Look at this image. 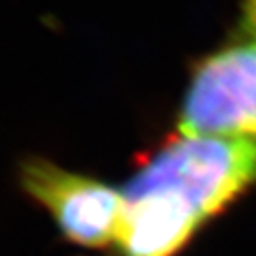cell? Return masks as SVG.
I'll return each mask as SVG.
<instances>
[{
	"label": "cell",
	"mask_w": 256,
	"mask_h": 256,
	"mask_svg": "<svg viewBox=\"0 0 256 256\" xmlns=\"http://www.w3.org/2000/svg\"><path fill=\"white\" fill-rule=\"evenodd\" d=\"M252 185L254 142L180 136L121 187L124 208L116 256H178Z\"/></svg>",
	"instance_id": "6da1fadb"
},
{
	"label": "cell",
	"mask_w": 256,
	"mask_h": 256,
	"mask_svg": "<svg viewBox=\"0 0 256 256\" xmlns=\"http://www.w3.org/2000/svg\"><path fill=\"white\" fill-rule=\"evenodd\" d=\"M178 132L256 144V0L240 2L228 38L194 64Z\"/></svg>",
	"instance_id": "7a4b0ae2"
},
{
	"label": "cell",
	"mask_w": 256,
	"mask_h": 256,
	"mask_svg": "<svg viewBox=\"0 0 256 256\" xmlns=\"http://www.w3.org/2000/svg\"><path fill=\"white\" fill-rule=\"evenodd\" d=\"M24 192L54 219L60 235L84 249L114 248L123 220V190L43 156L18 166Z\"/></svg>",
	"instance_id": "3957f363"
}]
</instances>
